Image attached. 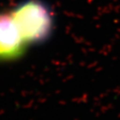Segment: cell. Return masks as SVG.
<instances>
[{"mask_svg": "<svg viewBox=\"0 0 120 120\" xmlns=\"http://www.w3.org/2000/svg\"><path fill=\"white\" fill-rule=\"evenodd\" d=\"M27 45L11 12L0 13V61L7 62L19 58L24 53Z\"/></svg>", "mask_w": 120, "mask_h": 120, "instance_id": "cell-2", "label": "cell"}, {"mask_svg": "<svg viewBox=\"0 0 120 120\" xmlns=\"http://www.w3.org/2000/svg\"><path fill=\"white\" fill-rule=\"evenodd\" d=\"M27 44L39 43L49 37L53 26L52 13L40 0H28L11 12Z\"/></svg>", "mask_w": 120, "mask_h": 120, "instance_id": "cell-1", "label": "cell"}]
</instances>
